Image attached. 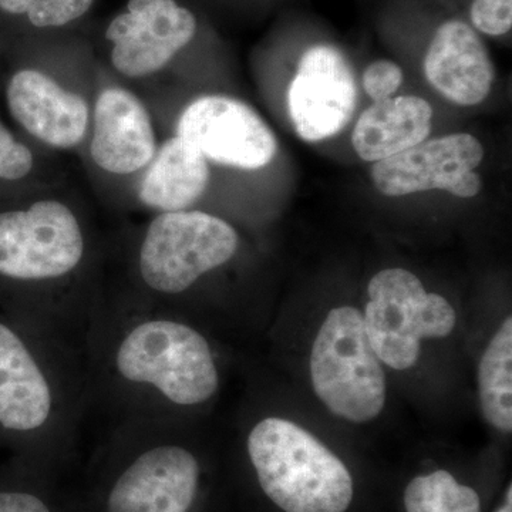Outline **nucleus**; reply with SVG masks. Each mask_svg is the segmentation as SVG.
Segmentation results:
<instances>
[{"instance_id":"nucleus-1","label":"nucleus","mask_w":512,"mask_h":512,"mask_svg":"<svg viewBox=\"0 0 512 512\" xmlns=\"http://www.w3.org/2000/svg\"><path fill=\"white\" fill-rule=\"evenodd\" d=\"M94 419H175L221 387L210 339L187 318L150 306L103 305L87 342Z\"/></svg>"},{"instance_id":"nucleus-2","label":"nucleus","mask_w":512,"mask_h":512,"mask_svg":"<svg viewBox=\"0 0 512 512\" xmlns=\"http://www.w3.org/2000/svg\"><path fill=\"white\" fill-rule=\"evenodd\" d=\"M93 426L86 350L0 309V446L69 448L89 441Z\"/></svg>"},{"instance_id":"nucleus-3","label":"nucleus","mask_w":512,"mask_h":512,"mask_svg":"<svg viewBox=\"0 0 512 512\" xmlns=\"http://www.w3.org/2000/svg\"><path fill=\"white\" fill-rule=\"evenodd\" d=\"M247 453L266 497L285 512H345L353 500L348 467L298 424L258 421Z\"/></svg>"},{"instance_id":"nucleus-4","label":"nucleus","mask_w":512,"mask_h":512,"mask_svg":"<svg viewBox=\"0 0 512 512\" xmlns=\"http://www.w3.org/2000/svg\"><path fill=\"white\" fill-rule=\"evenodd\" d=\"M133 451L107 493L106 512H190L200 490L197 454L177 440L175 419L107 420Z\"/></svg>"},{"instance_id":"nucleus-5","label":"nucleus","mask_w":512,"mask_h":512,"mask_svg":"<svg viewBox=\"0 0 512 512\" xmlns=\"http://www.w3.org/2000/svg\"><path fill=\"white\" fill-rule=\"evenodd\" d=\"M311 377L316 396L336 416L367 423L382 413L386 403L382 360L370 345L357 309L340 306L323 320L312 346Z\"/></svg>"},{"instance_id":"nucleus-6","label":"nucleus","mask_w":512,"mask_h":512,"mask_svg":"<svg viewBox=\"0 0 512 512\" xmlns=\"http://www.w3.org/2000/svg\"><path fill=\"white\" fill-rule=\"evenodd\" d=\"M238 232L202 211L163 212L148 225L138 248V274L158 298H175L237 254Z\"/></svg>"},{"instance_id":"nucleus-7","label":"nucleus","mask_w":512,"mask_h":512,"mask_svg":"<svg viewBox=\"0 0 512 512\" xmlns=\"http://www.w3.org/2000/svg\"><path fill=\"white\" fill-rule=\"evenodd\" d=\"M363 322L370 345L384 365L407 370L420 357L421 340L447 338L456 326L453 306L437 293H427L416 275L390 268L367 286Z\"/></svg>"},{"instance_id":"nucleus-8","label":"nucleus","mask_w":512,"mask_h":512,"mask_svg":"<svg viewBox=\"0 0 512 512\" xmlns=\"http://www.w3.org/2000/svg\"><path fill=\"white\" fill-rule=\"evenodd\" d=\"M86 239L76 215L59 201L0 212V279L13 285L62 281L82 265Z\"/></svg>"},{"instance_id":"nucleus-9","label":"nucleus","mask_w":512,"mask_h":512,"mask_svg":"<svg viewBox=\"0 0 512 512\" xmlns=\"http://www.w3.org/2000/svg\"><path fill=\"white\" fill-rule=\"evenodd\" d=\"M484 147L467 133L424 140L397 156L377 161L370 175L376 190L386 197L443 190L458 198H473L483 190L476 168Z\"/></svg>"},{"instance_id":"nucleus-10","label":"nucleus","mask_w":512,"mask_h":512,"mask_svg":"<svg viewBox=\"0 0 512 512\" xmlns=\"http://www.w3.org/2000/svg\"><path fill=\"white\" fill-rule=\"evenodd\" d=\"M178 136L214 163L258 170L278 153L274 131L248 104L227 96L192 101L181 114Z\"/></svg>"},{"instance_id":"nucleus-11","label":"nucleus","mask_w":512,"mask_h":512,"mask_svg":"<svg viewBox=\"0 0 512 512\" xmlns=\"http://www.w3.org/2000/svg\"><path fill=\"white\" fill-rule=\"evenodd\" d=\"M357 107L355 73L336 47L316 45L303 53L288 90L293 128L316 143L340 133Z\"/></svg>"},{"instance_id":"nucleus-12","label":"nucleus","mask_w":512,"mask_h":512,"mask_svg":"<svg viewBox=\"0 0 512 512\" xmlns=\"http://www.w3.org/2000/svg\"><path fill=\"white\" fill-rule=\"evenodd\" d=\"M195 30L194 15L174 0H130L128 12L110 23L106 36L114 43V67L124 76L141 77L163 69Z\"/></svg>"},{"instance_id":"nucleus-13","label":"nucleus","mask_w":512,"mask_h":512,"mask_svg":"<svg viewBox=\"0 0 512 512\" xmlns=\"http://www.w3.org/2000/svg\"><path fill=\"white\" fill-rule=\"evenodd\" d=\"M427 82L457 106L483 103L493 89L495 69L476 30L461 20L437 29L424 57Z\"/></svg>"},{"instance_id":"nucleus-14","label":"nucleus","mask_w":512,"mask_h":512,"mask_svg":"<svg viewBox=\"0 0 512 512\" xmlns=\"http://www.w3.org/2000/svg\"><path fill=\"white\" fill-rule=\"evenodd\" d=\"M8 103L12 116L49 146L73 147L86 134L89 109L83 97L66 92L36 70H22L12 77Z\"/></svg>"},{"instance_id":"nucleus-15","label":"nucleus","mask_w":512,"mask_h":512,"mask_svg":"<svg viewBox=\"0 0 512 512\" xmlns=\"http://www.w3.org/2000/svg\"><path fill=\"white\" fill-rule=\"evenodd\" d=\"M90 153L94 163L113 174L146 167L156 153L150 116L134 94L107 89L97 99Z\"/></svg>"},{"instance_id":"nucleus-16","label":"nucleus","mask_w":512,"mask_h":512,"mask_svg":"<svg viewBox=\"0 0 512 512\" xmlns=\"http://www.w3.org/2000/svg\"><path fill=\"white\" fill-rule=\"evenodd\" d=\"M431 120L433 109L419 96L375 101L353 128V148L367 163L386 160L427 140Z\"/></svg>"},{"instance_id":"nucleus-17","label":"nucleus","mask_w":512,"mask_h":512,"mask_svg":"<svg viewBox=\"0 0 512 512\" xmlns=\"http://www.w3.org/2000/svg\"><path fill=\"white\" fill-rule=\"evenodd\" d=\"M140 198L161 212L185 211L200 200L210 183L207 158L183 137L165 141L150 161Z\"/></svg>"},{"instance_id":"nucleus-18","label":"nucleus","mask_w":512,"mask_h":512,"mask_svg":"<svg viewBox=\"0 0 512 512\" xmlns=\"http://www.w3.org/2000/svg\"><path fill=\"white\" fill-rule=\"evenodd\" d=\"M481 410L495 429L512 430V319L508 316L481 357L478 370Z\"/></svg>"},{"instance_id":"nucleus-19","label":"nucleus","mask_w":512,"mask_h":512,"mask_svg":"<svg viewBox=\"0 0 512 512\" xmlns=\"http://www.w3.org/2000/svg\"><path fill=\"white\" fill-rule=\"evenodd\" d=\"M406 512H481L473 488L458 483L446 470L413 478L404 491Z\"/></svg>"},{"instance_id":"nucleus-20","label":"nucleus","mask_w":512,"mask_h":512,"mask_svg":"<svg viewBox=\"0 0 512 512\" xmlns=\"http://www.w3.org/2000/svg\"><path fill=\"white\" fill-rule=\"evenodd\" d=\"M92 3L93 0H36L28 16L37 28H56L83 16Z\"/></svg>"},{"instance_id":"nucleus-21","label":"nucleus","mask_w":512,"mask_h":512,"mask_svg":"<svg viewBox=\"0 0 512 512\" xmlns=\"http://www.w3.org/2000/svg\"><path fill=\"white\" fill-rule=\"evenodd\" d=\"M403 70L390 60H376L363 73V89L370 99L382 101L392 99L403 83Z\"/></svg>"},{"instance_id":"nucleus-22","label":"nucleus","mask_w":512,"mask_h":512,"mask_svg":"<svg viewBox=\"0 0 512 512\" xmlns=\"http://www.w3.org/2000/svg\"><path fill=\"white\" fill-rule=\"evenodd\" d=\"M470 16L480 32L503 36L512 26V0H474Z\"/></svg>"},{"instance_id":"nucleus-23","label":"nucleus","mask_w":512,"mask_h":512,"mask_svg":"<svg viewBox=\"0 0 512 512\" xmlns=\"http://www.w3.org/2000/svg\"><path fill=\"white\" fill-rule=\"evenodd\" d=\"M33 167V156L28 147L18 143L0 124V178L19 180Z\"/></svg>"},{"instance_id":"nucleus-24","label":"nucleus","mask_w":512,"mask_h":512,"mask_svg":"<svg viewBox=\"0 0 512 512\" xmlns=\"http://www.w3.org/2000/svg\"><path fill=\"white\" fill-rule=\"evenodd\" d=\"M0 512H52L42 497L26 490L2 488Z\"/></svg>"},{"instance_id":"nucleus-25","label":"nucleus","mask_w":512,"mask_h":512,"mask_svg":"<svg viewBox=\"0 0 512 512\" xmlns=\"http://www.w3.org/2000/svg\"><path fill=\"white\" fill-rule=\"evenodd\" d=\"M35 2L36 0H0V8L13 15H20V13H28Z\"/></svg>"},{"instance_id":"nucleus-26","label":"nucleus","mask_w":512,"mask_h":512,"mask_svg":"<svg viewBox=\"0 0 512 512\" xmlns=\"http://www.w3.org/2000/svg\"><path fill=\"white\" fill-rule=\"evenodd\" d=\"M497 512H512V488L511 485L508 487L507 498H505V503L503 507L500 508Z\"/></svg>"}]
</instances>
